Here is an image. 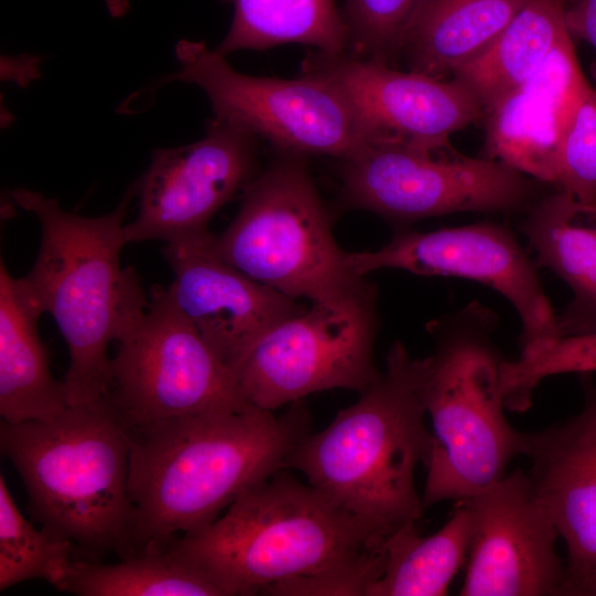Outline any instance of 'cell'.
Instances as JSON below:
<instances>
[{"instance_id":"cell-1","label":"cell","mask_w":596,"mask_h":596,"mask_svg":"<svg viewBox=\"0 0 596 596\" xmlns=\"http://www.w3.org/2000/svg\"><path fill=\"white\" fill-rule=\"evenodd\" d=\"M302 401L275 415L247 406L130 428L134 554L167 549L215 521L247 489L284 469L309 433Z\"/></svg>"},{"instance_id":"cell-2","label":"cell","mask_w":596,"mask_h":596,"mask_svg":"<svg viewBox=\"0 0 596 596\" xmlns=\"http://www.w3.org/2000/svg\"><path fill=\"white\" fill-rule=\"evenodd\" d=\"M429 355H411L401 341L385 370L353 405L316 434H306L284 468L304 473L334 505L386 540L416 523L424 507L414 482L427 466L434 437L425 424L424 384Z\"/></svg>"},{"instance_id":"cell-3","label":"cell","mask_w":596,"mask_h":596,"mask_svg":"<svg viewBox=\"0 0 596 596\" xmlns=\"http://www.w3.org/2000/svg\"><path fill=\"white\" fill-rule=\"evenodd\" d=\"M10 195L40 223L36 259L20 281L41 312L54 318L66 342L70 365L62 381L68 406L97 403L109 391V343L149 305L136 270L120 265L128 244L124 220L135 188L100 216L65 211L56 199L24 188Z\"/></svg>"},{"instance_id":"cell-4","label":"cell","mask_w":596,"mask_h":596,"mask_svg":"<svg viewBox=\"0 0 596 596\" xmlns=\"http://www.w3.org/2000/svg\"><path fill=\"white\" fill-rule=\"evenodd\" d=\"M0 448L44 529L89 554H134L130 428L107 396L49 421L2 422Z\"/></svg>"},{"instance_id":"cell-5","label":"cell","mask_w":596,"mask_h":596,"mask_svg":"<svg viewBox=\"0 0 596 596\" xmlns=\"http://www.w3.org/2000/svg\"><path fill=\"white\" fill-rule=\"evenodd\" d=\"M385 541L311 485L279 470L210 525L169 546L200 566L224 596H247L344 564Z\"/></svg>"},{"instance_id":"cell-6","label":"cell","mask_w":596,"mask_h":596,"mask_svg":"<svg viewBox=\"0 0 596 596\" xmlns=\"http://www.w3.org/2000/svg\"><path fill=\"white\" fill-rule=\"evenodd\" d=\"M499 317L478 300L433 320L434 352L424 384L433 451L424 509L472 497L503 478L523 454L525 433L504 415L503 359L493 341Z\"/></svg>"},{"instance_id":"cell-7","label":"cell","mask_w":596,"mask_h":596,"mask_svg":"<svg viewBox=\"0 0 596 596\" xmlns=\"http://www.w3.org/2000/svg\"><path fill=\"white\" fill-rule=\"evenodd\" d=\"M277 156L243 191L233 221L214 236L227 263L294 299L334 308L376 305V287L348 265L306 163Z\"/></svg>"},{"instance_id":"cell-8","label":"cell","mask_w":596,"mask_h":596,"mask_svg":"<svg viewBox=\"0 0 596 596\" xmlns=\"http://www.w3.org/2000/svg\"><path fill=\"white\" fill-rule=\"evenodd\" d=\"M340 163L344 203L400 225L457 212H525L543 196L540 181L453 146L371 142Z\"/></svg>"},{"instance_id":"cell-9","label":"cell","mask_w":596,"mask_h":596,"mask_svg":"<svg viewBox=\"0 0 596 596\" xmlns=\"http://www.w3.org/2000/svg\"><path fill=\"white\" fill-rule=\"evenodd\" d=\"M117 343L107 397L130 428L252 406L168 288L150 290L145 313Z\"/></svg>"},{"instance_id":"cell-10","label":"cell","mask_w":596,"mask_h":596,"mask_svg":"<svg viewBox=\"0 0 596 596\" xmlns=\"http://www.w3.org/2000/svg\"><path fill=\"white\" fill-rule=\"evenodd\" d=\"M175 55L180 67L169 81L196 85L214 117L243 126L277 150L344 160L371 143L350 102L321 78L242 74L203 42L181 40Z\"/></svg>"},{"instance_id":"cell-11","label":"cell","mask_w":596,"mask_h":596,"mask_svg":"<svg viewBox=\"0 0 596 596\" xmlns=\"http://www.w3.org/2000/svg\"><path fill=\"white\" fill-rule=\"evenodd\" d=\"M376 305L309 310L264 333L232 366L242 397L272 411L307 395L345 389L359 393L381 372L372 353Z\"/></svg>"},{"instance_id":"cell-12","label":"cell","mask_w":596,"mask_h":596,"mask_svg":"<svg viewBox=\"0 0 596 596\" xmlns=\"http://www.w3.org/2000/svg\"><path fill=\"white\" fill-rule=\"evenodd\" d=\"M347 262L362 277L395 268L465 278L494 289L519 315L521 352L557 337V316L544 292L539 266L504 224L483 221L432 232L403 228L376 251L347 252Z\"/></svg>"},{"instance_id":"cell-13","label":"cell","mask_w":596,"mask_h":596,"mask_svg":"<svg viewBox=\"0 0 596 596\" xmlns=\"http://www.w3.org/2000/svg\"><path fill=\"white\" fill-rule=\"evenodd\" d=\"M257 137L214 117L195 142L157 149L136 183L138 214L127 243L182 240L205 231L213 215L258 173Z\"/></svg>"},{"instance_id":"cell-14","label":"cell","mask_w":596,"mask_h":596,"mask_svg":"<svg viewBox=\"0 0 596 596\" xmlns=\"http://www.w3.org/2000/svg\"><path fill=\"white\" fill-rule=\"evenodd\" d=\"M465 501L472 533L460 596L561 595L560 533L529 473L518 468Z\"/></svg>"},{"instance_id":"cell-15","label":"cell","mask_w":596,"mask_h":596,"mask_svg":"<svg viewBox=\"0 0 596 596\" xmlns=\"http://www.w3.org/2000/svg\"><path fill=\"white\" fill-rule=\"evenodd\" d=\"M301 74L334 86L356 111L371 142L448 148L454 132L483 116L473 96L453 79L398 71L345 52L311 53Z\"/></svg>"},{"instance_id":"cell-16","label":"cell","mask_w":596,"mask_h":596,"mask_svg":"<svg viewBox=\"0 0 596 596\" xmlns=\"http://www.w3.org/2000/svg\"><path fill=\"white\" fill-rule=\"evenodd\" d=\"M205 231L166 243L179 309L231 366L268 330L305 310L296 299L247 276L225 259Z\"/></svg>"},{"instance_id":"cell-17","label":"cell","mask_w":596,"mask_h":596,"mask_svg":"<svg viewBox=\"0 0 596 596\" xmlns=\"http://www.w3.org/2000/svg\"><path fill=\"white\" fill-rule=\"evenodd\" d=\"M589 85L568 34L529 78L483 111L486 157L555 185L566 130Z\"/></svg>"},{"instance_id":"cell-18","label":"cell","mask_w":596,"mask_h":596,"mask_svg":"<svg viewBox=\"0 0 596 596\" xmlns=\"http://www.w3.org/2000/svg\"><path fill=\"white\" fill-rule=\"evenodd\" d=\"M582 411L561 424L525 433L522 456L536 496L564 540L566 571L596 570V384L581 374Z\"/></svg>"},{"instance_id":"cell-19","label":"cell","mask_w":596,"mask_h":596,"mask_svg":"<svg viewBox=\"0 0 596 596\" xmlns=\"http://www.w3.org/2000/svg\"><path fill=\"white\" fill-rule=\"evenodd\" d=\"M519 228L535 263L560 277L573 297L557 316L556 338L596 331V202L557 190L536 200Z\"/></svg>"},{"instance_id":"cell-20","label":"cell","mask_w":596,"mask_h":596,"mask_svg":"<svg viewBox=\"0 0 596 596\" xmlns=\"http://www.w3.org/2000/svg\"><path fill=\"white\" fill-rule=\"evenodd\" d=\"M42 315L1 262L0 414L9 424L53 419L68 407L64 383L53 377L38 332Z\"/></svg>"},{"instance_id":"cell-21","label":"cell","mask_w":596,"mask_h":596,"mask_svg":"<svg viewBox=\"0 0 596 596\" xmlns=\"http://www.w3.org/2000/svg\"><path fill=\"white\" fill-rule=\"evenodd\" d=\"M529 0H419L402 34L396 62L446 79L481 54Z\"/></svg>"},{"instance_id":"cell-22","label":"cell","mask_w":596,"mask_h":596,"mask_svg":"<svg viewBox=\"0 0 596 596\" xmlns=\"http://www.w3.org/2000/svg\"><path fill=\"white\" fill-rule=\"evenodd\" d=\"M567 0H529L496 40L450 79L487 110L529 78L570 34Z\"/></svg>"},{"instance_id":"cell-23","label":"cell","mask_w":596,"mask_h":596,"mask_svg":"<svg viewBox=\"0 0 596 596\" xmlns=\"http://www.w3.org/2000/svg\"><path fill=\"white\" fill-rule=\"evenodd\" d=\"M408 524L384 543L383 568L365 596H444L466 563L472 533L470 509L457 501L448 521L422 536Z\"/></svg>"},{"instance_id":"cell-24","label":"cell","mask_w":596,"mask_h":596,"mask_svg":"<svg viewBox=\"0 0 596 596\" xmlns=\"http://www.w3.org/2000/svg\"><path fill=\"white\" fill-rule=\"evenodd\" d=\"M234 7L230 30L214 49L226 56L240 50H266L284 43L343 53L348 30L334 0H224Z\"/></svg>"},{"instance_id":"cell-25","label":"cell","mask_w":596,"mask_h":596,"mask_svg":"<svg viewBox=\"0 0 596 596\" xmlns=\"http://www.w3.org/2000/svg\"><path fill=\"white\" fill-rule=\"evenodd\" d=\"M58 590L79 596H224L200 566L171 546L115 564L75 558Z\"/></svg>"},{"instance_id":"cell-26","label":"cell","mask_w":596,"mask_h":596,"mask_svg":"<svg viewBox=\"0 0 596 596\" xmlns=\"http://www.w3.org/2000/svg\"><path fill=\"white\" fill-rule=\"evenodd\" d=\"M74 544L35 529L20 512L0 476V590L41 578L60 589L67 578Z\"/></svg>"},{"instance_id":"cell-27","label":"cell","mask_w":596,"mask_h":596,"mask_svg":"<svg viewBox=\"0 0 596 596\" xmlns=\"http://www.w3.org/2000/svg\"><path fill=\"white\" fill-rule=\"evenodd\" d=\"M596 372V331L547 340L520 353L518 360L503 359L500 381L507 409L523 413L532 404L536 386L553 375Z\"/></svg>"},{"instance_id":"cell-28","label":"cell","mask_w":596,"mask_h":596,"mask_svg":"<svg viewBox=\"0 0 596 596\" xmlns=\"http://www.w3.org/2000/svg\"><path fill=\"white\" fill-rule=\"evenodd\" d=\"M419 0H345L343 20L348 30V54L396 64L402 34Z\"/></svg>"},{"instance_id":"cell-29","label":"cell","mask_w":596,"mask_h":596,"mask_svg":"<svg viewBox=\"0 0 596 596\" xmlns=\"http://www.w3.org/2000/svg\"><path fill=\"white\" fill-rule=\"evenodd\" d=\"M555 185L581 202H596V88L592 85L572 115Z\"/></svg>"},{"instance_id":"cell-30","label":"cell","mask_w":596,"mask_h":596,"mask_svg":"<svg viewBox=\"0 0 596 596\" xmlns=\"http://www.w3.org/2000/svg\"><path fill=\"white\" fill-rule=\"evenodd\" d=\"M383 557L384 545L318 574L276 584L264 594L365 596L382 573Z\"/></svg>"},{"instance_id":"cell-31","label":"cell","mask_w":596,"mask_h":596,"mask_svg":"<svg viewBox=\"0 0 596 596\" xmlns=\"http://www.w3.org/2000/svg\"><path fill=\"white\" fill-rule=\"evenodd\" d=\"M565 22L572 36L596 49V0H573L566 8Z\"/></svg>"},{"instance_id":"cell-32","label":"cell","mask_w":596,"mask_h":596,"mask_svg":"<svg viewBox=\"0 0 596 596\" xmlns=\"http://www.w3.org/2000/svg\"><path fill=\"white\" fill-rule=\"evenodd\" d=\"M561 595L596 596V570L565 571Z\"/></svg>"},{"instance_id":"cell-33","label":"cell","mask_w":596,"mask_h":596,"mask_svg":"<svg viewBox=\"0 0 596 596\" xmlns=\"http://www.w3.org/2000/svg\"><path fill=\"white\" fill-rule=\"evenodd\" d=\"M111 17L120 18L128 11V0H105Z\"/></svg>"}]
</instances>
